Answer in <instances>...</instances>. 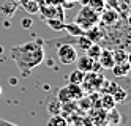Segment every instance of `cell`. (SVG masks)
Returning a JSON list of instances; mask_svg holds the SVG:
<instances>
[{"label": "cell", "mask_w": 131, "mask_h": 126, "mask_svg": "<svg viewBox=\"0 0 131 126\" xmlns=\"http://www.w3.org/2000/svg\"><path fill=\"white\" fill-rule=\"evenodd\" d=\"M21 24H22L24 28H30V27H32V19L25 17V19H22V21H21Z\"/></svg>", "instance_id": "cell-22"}, {"label": "cell", "mask_w": 131, "mask_h": 126, "mask_svg": "<svg viewBox=\"0 0 131 126\" xmlns=\"http://www.w3.org/2000/svg\"><path fill=\"white\" fill-rule=\"evenodd\" d=\"M84 96V90L81 85L76 84H68L67 87H62L57 93V99L62 104H67V102H74V101H81Z\"/></svg>", "instance_id": "cell-3"}, {"label": "cell", "mask_w": 131, "mask_h": 126, "mask_svg": "<svg viewBox=\"0 0 131 126\" xmlns=\"http://www.w3.org/2000/svg\"><path fill=\"white\" fill-rule=\"evenodd\" d=\"M46 110L49 112V115H55V113H60L62 110V102L57 99V96H51L46 102Z\"/></svg>", "instance_id": "cell-9"}, {"label": "cell", "mask_w": 131, "mask_h": 126, "mask_svg": "<svg viewBox=\"0 0 131 126\" xmlns=\"http://www.w3.org/2000/svg\"><path fill=\"white\" fill-rule=\"evenodd\" d=\"M2 91H3V88H2V85H0V95H2Z\"/></svg>", "instance_id": "cell-26"}, {"label": "cell", "mask_w": 131, "mask_h": 126, "mask_svg": "<svg viewBox=\"0 0 131 126\" xmlns=\"http://www.w3.org/2000/svg\"><path fill=\"white\" fill-rule=\"evenodd\" d=\"M100 54H101V47L96 44V43H92L90 46H89V49L85 51V55H89V57H92L93 60H98V57H100Z\"/></svg>", "instance_id": "cell-15"}, {"label": "cell", "mask_w": 131, "mask_h": 126, "mask_svg": "<svg viewBox=\"0 0 131 126\" xmlns=\"http://www.w3.org/2000/svg\"><path fill=\"white\" fill-rule=\"evenodd\" d=\"M76 63H78V70H81L82 73H98L101 70L98 60H93L92 57H89V55L78 57Z\"/></svg>", "instance_id": "cell-6"}, {"label": "cell", "mask_w": 131, "mask_h": 126, "mask_svg": "<svg viewBox=\"0 0 131 126\" xmlns=\"http://www.w3.org/2000/svg\"><path fill=\"white\" fill-rule=\"evenodd\" d=\"M118 9H112V8H104L100 13V22L106 24V25H114L118 21Z\"/></svg>", "instance_id": "cell-7"}, {"label": "cell", "mask_w": 131, "mask_h": 126, "mask_svg": "<svg viewBox=\"0 0 131 126\" xmlns=\"http://www.w3.org/2000/svg\"><path fill=\"white\" fill-rule=\"evenodd\" d=\"M100 106H101L103 109H106V112H109V110L114 109V107H115V101H114V98H112V95L107 93V95H104V96H101Z\"/></svg>", "instance_id": "cell-12"}, {"label": "cell", "mask_w": 131, "mask_h": 126, "mask_svg": "<svg viewBox=\"0 0 131 126\" xmlns=\"http://www.w3.org/2000/svg\"><path fill=\"white\" fill-rule=\"evenodd\" d=\"M48 22H49V27H51V28H54V30H62V28L65 27L62 22H55V21H51V19H49Z\"/></svg>", "instance_id": "cell-21"}, {"label": "cell", "mask_w": 131, "mask_h": 126, "mask_svg": "<svg viewBox=\"0 0 131 126\" xmlns=\"http://www.w3.org/2000/svg\"><path fill=\"white\" fill-rule=\"evenodd\" d=\"M98 63H100L101 68H104V70H112V66L115 65L112 51H109V49H101V54L98 57Z\"/></svg>", "instance_id": "cell-8"}, {"label": "cell", "mask_w": 131, "mask_h": 126, "mask_svg": "<svg viewBox=\"0 0 131 126\" xmlns=\"http://www.w3.org/2000/svg\"><path fill=\"white\" fill-rule=\"evenodd\" d=\"M10 84H11V85H16V84H17V81L14 79V77H11V79H10Z\"/></svg>", "instance_id": "cell-25"}, {"label": "cell", "mask_w": 131, "mask_h": 126, "mask_svg": "<svg viewBox=\"0 0 131 126\" xmlns=\"http://www.w3.org/2000/svg\"><path fill=\"white\" fill-rule=\"evenodd\" d=\"M82 90L84 91H92V90H98L103 87H109V82L104 81V77H103L100 73H85L84 76V81H82Z\"/></svg>", "instance_id": "cell-4"}, {"label": "cell", "mask_w": 131, "mask_h": 126, "mask_svg": "<svg viewBox=\"0 0 131 126\" xmlns=\"http://www.w3.org/2000/svg\"><path fill=\"white\" fill-rule=\"evenodd\" d=\"M79 3H81L82 6H85V5L89 3V0H79Z\"/></svg>", "instance_id": "cell-24"}, {"label": "cell", "mask_w": 131, "mask_h": 126, "mask_svg": "<svg viewBox=\"0 0 131 126\" xmlns=\"http://www.w3.org/2000/svg\"><path fill=\"white\" fill-rule=\"evenodd\" d=\"M68 126H70V124H68Z\"/></svg>", "instance_id": "cell-27"}, {"label": "cell", "mask_w": 131, "mask_h": 126, "mask_svg": "<svg viewBox=\"0 0 131 126\" xmlns=\"http://www.w3.org/2000/svg\"><path fill=\"white\" fill-rule=\"evenodd\" d=\"M112 73L117 77H126L129 73V62H122V63H115L112 66Z\"/></svg>", "instance_id": "cell-10"}, {"label": "cell", "mask_w": 131, "mask_h": 126, "mask_svg": "<svg viewBox=\"0 0 131 126\" xmlns=\"http://www.w3.org/2000/svg\"><path fill=\"white\" fill-rule=\"evenodd\" d=\"M57 57H59V60H60L62 65L68 66V65L76 63V60H78V51H76V47H74L71 43H65V44H62L59 47Z\"/></svg>", "instance_id": "cell-5"}, {"label": "cell", "mask_w": 131, "mask_h": 126, "mask_svg": "<svg viewBox=\"0 0 131 126\" xmlns=\"http://www.w3.org/2000/svg\"><path fill=\"white\" fill-rule=\"evenodd\" d=\"M76 44H78L79 47H82L84 51H87L89 46L92 44V41L89 40V38H85V36H81V38H78V40H76Z\"/></svg>", "instance_id": "cell-19"}, {"label": "cell", "mask_w": 131, "mask_h": 126, "mask_svg": "<svg viewBox=\"0 0 131 126\" xmlns=\"http://www.w3.org/2000/svg\"><path fill=\"white\" fill-rule=\"evenodd\" d=\"M112 55H114L115 63H122V62L128 60V52L126 51H115V52H112Z\"/></svg>", "instance_id": "cell-18"}, {"label": "cell", "mask_w": 131, "mask_h": 126, "mask_svg": "<svg viewBox=\"0 0 131 126\" xmlns=\"http://www.w3.org/2000/svg\"><path fill=\"white\" fill-rule=\"evenodd\" d=\"M48 126H68V120L60 113H55L51 115L49 120H48Z\"/></svg>", "instance_id": "cell-11"}, {"label": "cell", "mask_w": 131, "mask_h": 126, "mask_svg": "<svg viewBox=\"0 0 131 126\" xmlns=\"http://www.w3.org/2000/svg\"><path fill=\"white\" fill-rule=\"evenodd\" d=\"M104 3L107 8H112V9H120V2L118 0H104Z\"/></svg>", "instance_id": "cell-20"}, {"label": "cell", "mask_w": 131, "mask_h": 126, "mask_svg": "<svg viewBox=\"0 0 131 126\" xmlns=\"http://www.w3.org/2000/svg\"><path fill=\"white\" fill-rule=\"evenodd\" d=\"M87 6H90L95 13H98V14H100L103 9L106 8V3H104V0H89Z\"/></svg>", "instance_id": "cell-16"}, {"label": "cell", "mask_w": 131, "mask_h": 126, "mask_svg": "<svg viewBox=\"0 0 131 126\" xmlns=\"http://www.w3.org/2000/svg\"><path fill=\"white\" fill-rule=\"evenodd\" d=\"M84 33H85V38H89V40H90L92 43H96V41L100 40V38H101V32H100L98 25H96V27L89 28V30H85Z\"/></svg>", "instance_id": "cell-14"}, {"label": "cell", "mask_w": 131, "mask_h": 126, "mask_svg": "<svg viewBox=\"0 0 131 126\" xmlns=\"http://www.w3.org/2000/svg\"><path fill=\"white\" fill-rule=\"evenodd\" d=\"M74 24H78L84 32L89 30L92 27H96L100 24V14L95 13L90 6H82L81 11L76 14V19H74Z\"/></svg>", "instance_id": "cell-2"}, {"label": "cell", "mask_w": 131, "mask_h": 126, "mask_svg": "<svg viewBox=\"0 0 131 126\" xmlns=\"http://www.w3.org/2000/svg\"><path fill=\"white\" fill-rule=\"evenodd\" d=\"M11 59L16 62L17 68L22 71L24 77L30 70L38 66L44 60V49H43V41L35 40L32 43H25L21 46H13L11 47Z\"/></svg>", "instance_id": "cell-1"}, {"label": "cell", "mask_w": 131, "mask_h": 126, "mask_svg": "<svg viewBox=\"0 0 131 126\" xmlns=\"http://www.w3.org/2000/svg\"><path fill=\"white\" fill-rule=\"evenodd\" d=\"M84 76H85V73H82L81 70H74L73 73L68 74V82L70 84H76V85H81L82 81H84Z\"/></svg>", "instance_id": "cell-13"}, {"label": "cell", "mask_w": 131, "mask_h": 126, "mask_svg": "<svg viewBox=\"0 0 131 126\" xmlns=\"http://www.w3.org/2000/svg\"><path fill=\"white\" fill-rule=\"evenodd\" d=\"M0 126H17L11 121H8V120H3V118H0Z\"/></svg>", "instance_id": "cell-23"}, {"label": "cell", "mask_w": 131, "mask_h": 126, "mask_svg": "<svg viewBox=\"0 0 131 126\" xmlns=\"http://www.w3.org/2000/svg\"><path fill=\"white\" fill-rule=\"evenodd\" d=\"M63 28H67V30H68V33L70 35H73V36H81V35H84V30H82V28L78 25V24H68V25H65Z\"/></svg>", "instance_id": "cell-17"}]
</instances>
